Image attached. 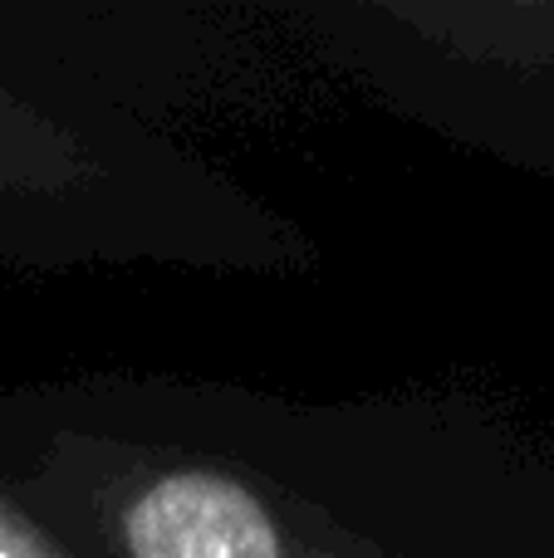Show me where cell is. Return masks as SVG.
I'll return each mask as SVG.
<instances>
[{"label": "cell", "instance_id": "cell-1", "mask_svg": "<svg viewBox=\"0 0 554 558\" xmlns=\"http://www.w3.org/2000/svg\"><path fill=\"white\" fill-rule=\"evenodd\" d=\"M0 485L74 558H554V432L467 387H0Z\"/></svg>", "mask_w": 554, "mask_h": 558}, {"label": "cell", "instance_id": "cell-2", "mask_svg": "<svg viewBox=\"0 0 554 558\" xmlns=\"http://www.w3.org/2000/svg\"><path fill=\"white\" fill-rule=\"evenodd\" d=\"M314 235L162 118L98 94L0 0V270L290 279Z\"/></svg>", "mask_w": 554, "mask_h": 558}, {"label": "cell", "instance_id": "cell-3", "mask_svg": "<svg viewBox=\"0 0 554 558\" xmlns=\"http://www.w3.org/2000/svg\"><path fill=\"white\" fill-rule=\"evenodd\" d=\"M0 558H74V554L0 485Z\"/></svg>", "mask_w": 554, "mask_h": 558}]
</instances>
